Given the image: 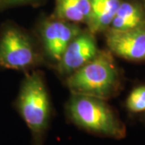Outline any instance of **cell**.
I'll use <instances>...</instances> for the list:
<instances>
[{
    "label": "cell",
    "mask_w": 145,
    "mask_h": 145,
    "mask_svg": "<svg viewBox=\"0 0 145 145\" xmlns=\"http://www.w3.org/2000/svg\"><path fill=\"white\" fill-rule=\"evenodd\" d=\"M67 113L77 126L93 134L114 139L125 135L124 125L104 99L72 93Z\"/></svg>",
    "instance_id": "1"
},
{
    "label": "cell",
    "mask_w": 145,
    "mask_h": 145,
    "mask_svg": "<svg viewBox=\"0 0 145 145\" xmlns=\"http://www.w3.org/2000/svg\"><path fill=\"white\" fill-rule=\"evenodd\" d=\"M119 84V74L113 58L100 51L87 64L66 78V86L73 94L106 99L113 95Z\"/></svg>",
    "instance_id": "2"
},
{
    "label": "cell",
    "mask_w": 145,
    "mask_h": 145,
    "mask_svg": "<svg viewBox=\"0 0 145 145\" xmlns=\"http://www.w3.org/2000/svg\"><path fill=\"white\" fill-rule=\"evenodd\" d=\"M16 106L22 119L31 131L36 145H41L51 114L49 96L42 74H26L21 83Z\"/></svg>",
    "instance_id": "3"
},
{
    "label": "cell",
    "mask_w": 145,
    "mask_h": 145,
    "mask_svg": "<svg viewBox=\"0 0 145 145\" xmlns=\"http://www.w3.org/2000/svg\"><path fill=\"white\" fill-rule=\"evenodd\" d=\"M39 57L29 35L13 23L0 29V67L27 71L35 66Z\"/></svg>",
    "instance_id": "4"
},
{
    "label": "cell",
    "mask_w": 145,
    "mask_h": 145,
    "mask_svg": "<svg viewBox=\"0 0 145 145\" xmlns=\"http://www.w3.org/2000/svg\"><path fill=\"white\" fill-rule=\"evenodd\" d=\"M82 31L78 24L56 17L44 21L40 27V36L48 58L57 65L69 43Z\"/></svg>",
    "instance_id": "5"
},
{
    "label": "cell",
    "mask_w": 145,
    "mask_h": 145,
    "mask_svg": "<svg viewBox=\"0 0 145 145\" xmlns=\"http://www.w3.org/2000/svg\"><path fill=\"white\" fill-rule=\"evenodd\" d=\"M99 52L93 33L82 31L65 48L57 65L58 72L69 76L90 61Z\"/></svg>",
    "instance_id": "6"
},
{
    "label": "cell",
    "mask_w": 145,
    "mask_h": 145,
    "mask_svg": "<svg viewBox=\"0 0 145 145\" xmlns=\"http://www.w3.org/2000/svg\"><path fill=\"white\" fill-rule=\"evenodd\" d=\"M106 44L110 52L126 60L145 61V26L127 31L110 30Z\"/></svg>",
    "instance_id": "7"
},
{
    "label": "cell",
    "mask_w": 145,
    "mask_h": 145,
    "mask_svg": "<svg viewBox=\"0 0 145 145\" xmlns=\"http://www.w3.org/2000/svg\"><path fill=\"white\" fill-rule=\"evenodd\" d=\"M121 3V0H91L89 31L95 34L110 27Z\"/></svg>",
    "instance_id": "8"
},
{
    "label": "cell",
    "mask_w": 145,
    "mask_h": 145,
    "mask_svg": "<svg viewBox=\"0 0 145 145\" xmlns=\"http://www.w3.org/2000/svg\"><path fill=\"white\" fill-rule=\"evenodd\" d=\"M91 14V0H56L55 16L72 24H88Z\"/></svg>",
    "instance_id": "9"
},
{
    "label": "cell",
    "mask_w": 145,
    "mask_h": 145,
    "mask_svg": "<svg viewBox=\"0 0 145 145\" xmlns=\"http://www.w3.org/2000/svg\"><path fill=\"white\" fill-rule=\"evenodd\" d=\"M143 25V14L138 6L122 2L114 16L110 30L127 31Z\"/></svg>",
    "instance_id": "10"
},
{
    "label": "cell",
    "mask_w": 145,
    "mask_h": 145,
    "mask_svg": "<svg viewBox=\"0 0 145 145\" xmlns=\"http://www.w3.org/2000/svg\"><path fill=\"white\" fill-rule=\"evenodd\" d=\"M127 107L131 112L145 110V86L135 88L127 99Z\"/></svg>",
    "instance_id": "11"
},
{
    "label": "cell",
    "mask_w": 145,
    "mask_h": 145,
    "mask_svg": "<svg viewBox=\"0 0 145 145\" xmlns=\"http://www.w3.org/2000/svg\"><path fill=\"white\" fill-rule=\"evenodd\" d=\"M36 0H0V10L15 7L18 6L26 5L34 3Z\"/></svg>",
    "instance_id": "12"
}]
</instances>
